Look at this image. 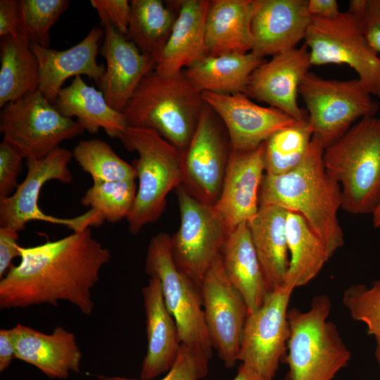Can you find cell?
<instances>
[{
    "instance_id": "43",
    "label": "cell",
    "mask_w": 380,
    "mask_h": 380,
    "mask_svg": "<svg viewBox=\"0 0 380 380\" xmlns=\"http://www.w3.org/2000/svg\"><path fill=\"white\" fill-rule=\"evenodd\" d=\"M18 1L15 0L0 1V36H19Z\"/></svg>"
},
{
    "instance_id": "1",
    "label": "cell",
    "mask_w": 380,
    "mask_h": 380,
    "mask_svg": "<svg viewBox=\"0 0 380 380\" xmlns=\"http://www.w3.org/2000/svg\"><path fill=\"white\" fill-rule=\"evenodd\" d=\"M20 263L0 280L1 310L64 300L92 315L91 290L111 255L90 228L34 246H20Z\"/></svg>"
},
{
    "instance_id": "15",
    "label": "cell",
    "mask_w": 380,
    "mask_h": 380,
    "mask_svg": "<svg viewBox=\"0 0 380 380\" xmlns=\"http://www.w3.org/2000/svg\"><path fill=\"white\" fill-rule=\"evenodd\" d=\"M200 289L205 322L213 346L227 368L239 361L248 310L244 299L228 279L221 254L203 277Z\"/></svg>"
},
{
    "instance_id": "19",
    "label": "cell",
    "mask_w": 380,
    "mask_h": 380,
    "mask_svg": "<svg viewBox=\"0 0 380 380\" xmlns=\"http://www.w3.org/2000/svg\"><path fill=\"white\" fill-rule=\"evenodd\" d=\"M311 20L308 0H254L251 52L263 58L296 48Z\"/></svg>"
},
{
    "instance_id": "18",
    "label": "cell",
    "mask_w": 380,
    "mask_h": 380,
    "mask_svg": "<svg viewBox=\"0 0 380 380\" xmlns=\"http://www.w3.org/2000/svg\"><path fill=\"white\" fill-rule=\"evenodd\" d=\"M265 174V143L248 151L231 149L222 191L214 205L228 233L258 211Z\"/></svg>"
},
{
    "instance_id": "44",
    "label": "cell",
    "mask_w": 380,
    "mask_h": 380,
    "mask_svg": "<svg viewBox=\"0 0 380 380\" xmlns=\"http://www.w3.org/2000/svg\"><path fill=\"white\" fill-rule=\"evenodd\" d=\"M308 10L312 17L331 18L341 11L336 0H308Z\"/></svg>"
},
{
    "instance_id": "39",
    "label": "cell",
    "mask_w": 380,
    "mask_h": 380,
    "mask_svg": "<svg viewBox=\"0 0 380 380\" xmlns=\"http://www.w3.org/2000/svg\"><path fill=\"white\" fill-rule=\"evenodd\" d=\"M348 11L357 19L371 46L380 53V0H351Z\"/></svg>"
},
{
    "instance_id": "11",
    "label": "cell",
    "mask_w": 380,
    "mask_h": 380,
    "mask_svg": "<svg viewBox=\"0 0 380 380\" xmlns=\"http://www.w3.org/2000/svg\"><path fill=\"white\" fill-rule=\"evenodd\" d=\"M0 131L3 140L24 158L39 159L84 129L72 118L63 116L37 90L3 107Z\"/></svg>"
},
{
    "instance_id": "8",
    "label": "cell",
    "mask_w": 380,
    "mask_h": 380,
    "mask_svg": "<svg viewBox=\"0 0 380 380\" xmlns=\"http://www.w3.org/2000/svg\"><path fill=\"white\" fill-rule=\"evenodd\" d=\"M145 271L159 279L167 310L175 319L182 343L212 357L213 346L205 322L200 286L176 265L171 236L161 232L149 241Z\"/></svg>"
},
{
    "instance_id": "31",
    "label": "cell",
    "mask_w": 380,
    "mask_h": 380,
    "mask_svg": "<svg viewBox=\"0 0 380 380\" xmlns=\"http://www.w3.org/2000/svg\"><path fill=\"white\" fill-rule=\"evenodd\" d=\"M0 107L39 89L37 59L30 42L20 36L1 40Z\"/></svg>"
},
{
    "instance_id": "14",
    "label": "cell",
    "mask_w": 380,
    "mask_h": 380,
    "mask_svg": "<svg viewBox=\"0 0 380 380\" xmlns=\"http://www.w3.org/2000/svg\"><path fill=\"white\" fill-rule=\"evenodd\" d=\"M225 128L206 103L193 137L182 152V184L200 201L215 205L222 188L231 152Z\"/></svg>"
},
{
    "instance_id": "32",
    "label": "cell",
    "mask_w": 380,
    "mask_h": 380,
    "mask_svg": "<svg viewBox=\"0 0 380 380\" xmlns=\"http://www.w3.org/2000/svg\"><path fill=\"white\" fill-rule=\"evenodd\" d=\"M172 7L160 0H132L131 15L126 37L139 49L159 61L172 32L177 13Z\"/></svg>"
},
{
    "instance_id": "2",
    "label": "cell",
    "mask_w": 380,
    "mask_h": 380,
    "mask_svg": "<svg viewBox=\"0 0 380 380\" xmlns=\"http://www.w3.org/2000/svg\"><path fill=\"white\" fill-rule=\"evenodd\" d=\"M324 149L313 136L305 158L296 168L282 175L265 174L259 205H276L301 215L332 257L344 245L338 219L341 190L326 171Z\"/></svg>"
},
{
    "instance_id": "23",
    "label": "cell",
    "mask_w": 380,
    "mask_h": 380,
    "mask_svg": "<svg viewBox=\"0 0 380 380\" xmlns=\"http://www.w3.org/2000/svg\"><path fill=\"white\" fill-rule=\"evenodd\" d=\"M141 293L146 315L147 350L139 379L152 380L171 368L182 341L176 322L165 305L159 279L150 277Z\"/></svg>"
},
{
    "instance_id": "33",
    "label": "cell",
    "mask_w": 380,
    "mask_h": 380,
    "mask_svg": "<svg viewBox=\"0 0 380 380\" xmlns=\"http://www.w3.org/2000/svg\"><path fill=\"white\" fill-rule=\"evenodd\" d=\"M308 120L279 129L265 141V174L282 175L299 165L312 139Z\"/></svg>"
},
{
    "instance_id": "46",
    "label": "cell",
    "mask_w": 380,
    "mask_h": 380,
    "mask_svg": "<svg viewBox=\"0 0 380 380\" xmlns=\"http://www.w3.org/2000/svg\"><path fill=\"white\" fill-rule=\"evenodd\" d=\"M232 380H272L260 374L251 368L241 364Z\"/></svg>"
},
{
    "instance_id": "24",
    "label": "cell",
    "mask_w": 380,
    "mask_h": 380,
    "mask_svg": "<svg viewBox=\"0 0 380 380\" xmlns=\"http://www.w3.org/2000/svg\"><path fill=\"white\" fill-rule=\"evenodd\" d=\"M209 0L179 1L176 20L155 71L176 75L207 54L205 18Z\"/></svg>"
},
{
    "instance_id": "10",
    "label": "cell",
    "mask_w": 380,
    "mask_h": 380,
    "mask_svg": "<svg viewBox=\"0 0 380 380\" xmlns=\"http://www.w3.org/2000/svg\"><path fill=\"white\" fill-rule=\"evenodd\" d=\"M304 41L312 65L350 66L370 94L380 100V56L350 11L331 18L312 17Z\"/></svg>"
},
{
    "instance_id": "26",
    "label": "cell",
    "mask_w": 380,
    "mask_h": 380,
    "mask_svg": "<svg viewBox=\"0 0 380 380\" xmlns=\"http://www.w3.org/2000/svg\"><path fill=\"white\" fill-rule=\"evenodd\" d=\"M254 0H210L205 18L208 55L245 53L252 50Z\"/></svg>"
},
{
    "instance_id": "40",
    "label": "cell",
    "mask_w": 380,
    "mask_h": 380,
    "mask_svg": "<svg viewBox=\"0 0 380 380\" xmlns=\"http://www.w3.org/2000/svg\"><path fill=\"white\" fill-rule=\"evenodd\" d=\"M24 157L11 144H0V197L11 196L19 184L18 178L22 170Z\"/></svg>"
},
{
    "instance_id": "48",
    "label": "cell",
    "mask_w": 380,
    "mask_h": 380,
    "mask_svg": "<svg viewBox=\"0 0 380 380\" xmlns=\"http://www.w3.org/2000/svg\"><path fill=\"white\" fill-rule=\"evenodd\" d=\"M374 355L379 364V370H380V345H376L375 351H374ZM378 380H380V374H379V377Z\"/></svg>"
},
{
    "instance_id": "25",
    "label": "cell",
    "mask_w": 380,
    "mask_h": 380,
    "mask_svg": "<svg viewBox=\"0 0 380 380\" xmlns=\"http://www.w3.org/2000/svg\"><path fill=\"white\" fill-rule=\"evenodd\" d=\"M225 274L244 299L248 315L264 303L270 290L254 247L248 222L230 232L221 250Z\"/></svg>"
},
{
    "instance_id": "4",
    "label": "cell",
    "mask_w": 380,
    "mask_h": 380,
    "mask_svg": "<svg viewBox=\"0 0 380 380\" xmlns=\"http://www.w3.org/2000/svg\"><path fill=\"white\" fill-rule=\"evenodd\" d=\"M328 174L340 185L341 209L372 214L380 203V118H364L324 149Z\"/></svg>"
},
{
    "instance_id": "29",
    "label": "cell",
    "mask_w": 380,
    "mask_h": 380,
    "mask_svg": "<svg viewBox=\"0 0 380 380\" xmlns=\"http://www.w3.org/2000/svg\"><path fill=\"white\" fill-rule=\"evenodd\" d=\"M263 58L253 52L206 54L184 71L201 93L246 94L249 79Z\"/></svg>"
},
{
    "instance_id": "47",
    "label": "cell",
    "mask_w": 380,
    "mask_h": 380,
    "mask_svg": "<svg viewBox=\"0 0 380 380\" xmlns=\"http://www.w3.org/2000/svg\"><path fill=\"white\" fill-rule=\"evenodd\" d=\"M372 215V224L375 228H380V203Z\"/></svg>"
},
{
    "instance_id": "12",
    "label": "cell",
    "mask_w": 380,
    "mask_h": 380,
    "mask_svg": "<svg viewBox=\"0 0 380 380\" xmlns=\"http://www.w3.org/2000/svg\"><path fill=\"white\" fill-rule=\"evenodd\" d=\"M176 194L181 221L171 236L172 257L177 267L200 286L229 233L214 205L196 198L182 184Z\"/></svg>"
},
{
    "instance_id": "45",
    "label": "cell",
    "mask_w": 380,
    "mask_h": 380,
    "mask_svg": "<svg viewBox=\"0 0 380 380\" xmlns=\"http://www.w3.org/2000/svg\"><path fill=\"white\" fill-rule=\"evenodd\" d=\"M15 358V346L11 329L0 330V372L6 369Z\"/></svg>"
},
{
    "instance_id": "28",
    "label": "cell",
    "mask_w": 380,
    "mask_h": 380,
    "mask_svg": "<svg viewBox=\"0 0 380 380\" xmlns=\"http://www.w3.org/2000/svg\"><path fill=\"white\" fill-rule=\"evenodd\" d=\"M54 106L63 116L77 118L84 131L91 134L103 129L110 137L120 139L129 127L124 113L113 108L103 93L87 84L81 76L61 89Z\"/></svg>"
},
{
    "instance_id": "38",
    "label": "cell",
    "mask_w": 380,
    "mask_h": 380,
    "mask_svg": "<svg viewBox=\"0 0 380 380\" xmlns=\"http://www.w3.org/2000/svg\"><path fill=\"white\" fill-rule=\"evenodd\" d=\"M210 358L204 352L182 343L172 366L160 380H201L208 374ZM98 377L99 380H143L120 376Z\"/></svg>"
},
{
    "instance_id": "20",
    "label": "cell",
    "mask_w": 380,
    "mask_h": 380,
    "mask_svg": "<svg viewBox=\"0 0 380 380\" xmlns=\"http://www.w3.org/2000/svg\"><path fill=\"white\" fill-rule=\"evenodd\" d=\"M103 28L99 52L106 61V67L96 84L108 103L122 112L142 79L155 70L156 62L114 27Z\"/></svg>"
},
{
    "instance_id": "41",
    "label": "cell",
    "mask_w": 380,
    "mask_h": 380,
    "mask_svg": "<svg viewBox=\"0 0 380 380\" xmlns=\"http://www.w3.org/2000/svg\"><path fill=\"white\" fill-rule=\"evenodd\" d=\"M102 27L110 25L126 36L131 15V5L127 0H91Z\"/></svg>"
},
{
    "instance_id": "6",
    "label": "cell",
    "mask_w": 380,
    "mask_h": 380,
    "mask_svg": "<svg viewBox=\"0 0 380 380\" xmlns=\"http://www.w3.org/2000/svg\"><path fill=\"white\" fill-rule=\"evenodd\" d=\"M120 140L138 153L133 167L139 179L136 198L127 217L129 232L136 235L162 215L168 194L182 183V152L157 134L141 127H128Z\"/></svg>"
},
{
    "instance_id": "34",
    "label": "cell",
    "mask_w": 380,
    "mask_h": 380,
    "mask_svg": "<svg viewBox=\"0 0 380 380\" xmlns=\"http://www.w3.org/2000/svg\"><path fill=\"white\" fill-rule=\"evenodd\" d=\"M72 156L81 168L90 175L94 183L135 180L132 165L122 159L106 141L92 139L80 141Z\"/></svg>"
},
{
    "instance_id": "17",
    "label": "cell",
    "mask_w": 380,
    "mask_h": 380,
    "mask_svg": "<svg viewBox=\"0 0 380 380\" xmlns=\"http://www.w3.org/2000/svg\"><path fill=\"white\" fill-rule=\"evenodd\" d=\"M312 66L305 44L264 61L252 73L246 95L279 109L297 121L308 113L297 101L300 84Z\"/></svg>"
},
{
    "instance_id": "22",
    "label": "cell",
    "mask_w": 380,
    "mask_h": 380,
    "mask_svg": "<svg viewBox=\"0 0 380 380\" xmlns=\"http://www.w3.org/2000/svg\"><path fill=\"white\" fill-rule=\"evenodd\" d=\"M11 330L16 359L52 379H67L70 372H80L82 354L73 333L58 326L46 334L21 324Z\"/></svg>"
},
{
    "instance_id": "13",
    "label": "cell",
    "mask_w": 380,
    "mask_h": 380,
    "mask_svg": "<svg viewBox=\"0 0 380 380\" xmlns=\"http://www.w3.org/2000/svg\"><path fill=\"white\" fill-rule=\"evenodd\" d=\"M293 291L283 285L270 292L262 305L248 315L243 328L239 361L272 380L287 353L288 311Z\"/></svg>"
},
{
    "instance_id": "7",
    "label": "cell",
    "mask_w": 380,
    "mask_h": 380,
    "mask_svg": "<svg viewBox=\"0 0 380 380\" xmlns=\"http://www.w3.org/2000/svg\"><path fill=\"white\" fill-rule=\"evenodd\" d=\"M298 94L306 106L312 134L324 148L355 122L375 116L379 110L372 95L358 78L324 79L309 71L300 84Z\"/></svg>"
},
{
    "instance_id": "9",
    "label": "cell",
    "mask_w": 380,
    "mask_h": 380,
    "mask_svg": "<svg viewBox=\"0 0 380 380\" xmlns=\"http://www.w3.org/2000/svg\"><path fill=\"white\" fill-rule=\"evenodd\" d=\"M72 158V152L59 146L42 158L26 159L27 172L24 180L11 196L0 197V227L19 233L29 222L37 220L64 225L72 232H79L102 224L104 220L93 209L74 217L62 218L46 214L39 207L40 191L46 182H71L68 164Z\"/></svg>"
},
{
    "instance_id": "36",
    "label": "cell",
    "mask_w": 380,
    "mask_h": 380,
    "mask_svg": "<svg viewBox=\"0 0 380 380\" xmlns=\"http://www.w3.org/2000/svg\"><path fill=\"white\" fill-rule=\"evenodd\" d=\"M69 5L68 0L18 1L19 36L30 43L49 48L50 29Z\"/></svg>"
},
{
    "instance_id": "21",
    "label": "cell",
    "mask_w": 380,
    "mask_h": 380,
    "mask_svg": "<svg viewBox=\"0 0 380 380\" xmlns=\"http://www.w3.org/2000/svg\"><path fill=\"white\" fill-rule=\"evenodd\" d=\"M104 36L102 27H93L78 44L64 51L30 43L39 64V91L52 104L55 103L64 82L71 77L87 75L96 83L106 67L99 64L96 56Z\"/></svg>"
},
{
    "instance_id": "30",
    "label": "cell",
    "mask_w": 380,
    "mask_h": 380,
    "mask_svg": "<svg viewBox=\"0 0 380 380\" xmlns=\"http://www.w3.org/2000/svg\"><path fill=\"white\" fill-rule=\"evenodd\" d=\"M286 229L289 265L284 285L295 289L315 278L331 257L324 242L299 214L288 211Z\"/></svg>"
},
{
    "instance_id": "35",
    "label": "cell",
    "mask_w": 380,
    "mask_h": 380,
    "mask_svg": "<svg viewBox=\"0 0 380 380\" xmlns=\"http://www.w3.org/2000/svg\"><path fill=\"white\" fill-rule=\"evenodd\" d=\"M137 188L134 180L94 183L81 198V204L96 211L111 223L127 218L134 204Z\"/></svg>"
},
{
    "instance_id": "37",
    "label": "cell",
    "mask_w": 380,
    "mask_h": 380,
    "mask_svg": "<svg viewBox=\"0 0 380 380\" xmlns=\"http://www.w3.org/2000/svg\"><path fill=\"white\" fill-rule=\"evenodd\" d=\"M342 303L352 319L363 323L368 335L380 345V277L371 286L358 284L343 292Z\"/></svg>"
},
{
    "instance_id": "27",
    "label": "cell",
    "mask_w": 380,
    "mask_h": 380,
    "mask_svg": "<svg viewBox=\"0 0 380 380\" xmlns=\"http://www.w3.org/2000/svg\"><path fill=\"white\" fill-rule=\"evenodd\" d=\"M287 213L285 209L276 205H260L257 213L248 222L270 292L284 284L289 268Z\"/></svg>"
},
{
    "instance_id": "5",
    "label": "cell",
    "mask_w": 380,
    "mask_h": 380,
    "mask_svg": "<svg viewBox=\"0 0 380 380\" xmlns=\"http://www.w3.org/2000/svg\"><path fill=\"white\" fill-rule=\"evenodd\" d=\"M331 309L326 294L315 296L308 310L289 309L285 380H332L349 363L351 353L336 324L328 319Z\"/></svg>"
},
{
    "instance_id": "3",
    "label": "cell",
    "mask_w": 380,
    "mask_h": 380,
    "mask_svg": "<svg viewBox=\"0 0 380 380\" xmlns=\"http://www.w3.org/2000/svg\"><path fill=\"white\" fill-rule=\"evenodd\" d=\"M205 105L184 71L163 76L153 70L140 82L122 113L129 127L150 129L183 152Z\"/></svg>"
},
{
    "instance_id": "16",
    "label": "cell",
    "mask_w": 380,
    "mask_h": 380,
    "mask_svg": "<svg viewBox=\"0 0 380 380\" xmlns=\"http://www.w3.org/2000/svg\"><path fill=\"white\" fill-rule=\"evenodd\" d=\"M202 95L222 121L233 151L255 149L275 132L300 122L279 109L253 102L246 94Z\"/></svg>"
},
{
    "instance_id": "42",
    "label": "cell",
    "mask_w": 380,
    "mask_h": 380,
    "mask_svg": "<svg viewBox=\"0 0 380 380\" xmlns=\"http://www.w3.org/2000/svg\"><path fill=\"white\" fill-rule=\"evenodd\" d=\"M18 232L0 227V278L13 266L12 261L20 257V246L18 243Z\"/></svg>"
}]
</instances>
